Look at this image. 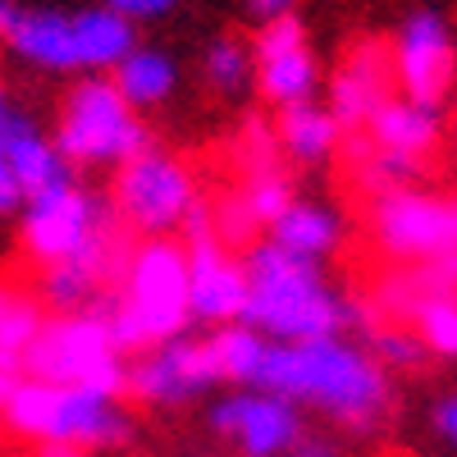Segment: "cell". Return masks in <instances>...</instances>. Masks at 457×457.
I'll list each match as a JSON object with an SVG mask.
<instances>
[{
	"mask_svg": "<svg viewBox=\"0 0 457 457\" xmlns=\"http://www.w3.org/2000/svg\"><path fill=\"white\" fill-rule=\"evenodd\" d=\"M256 389L279 394L293 407H316L353 435H375L394 411L389 370L348 334L316 343H270Z\"/></svg>",
	"mask_w": 457,
	"mask_h": 457,
	"instance_id": "6da1fadb",
	"label": "cell"
},
{
	"mask_svg": "<svg viewBox=\"0 0 457 457\" xmlns=\"http://www.w3.org/2000/svg\"><path fill=\"white\" fill-rule=\"evenodd\" d=\"M247 312L243 325L270 343H316L357 329V302L329 288L316 261H302L279 243H252L243 252Z\"/></svg>",
	"mask_w": 457,
	"mask_h": 457,
	"instance_id": "7a4b0ae2",
	"label": "cell"
},
{
	"mask_svg": "<svg viewBox=\"0 0 457 457\" xmlns=\"http://www.w3.org/2000/svg\"><path fill=\"white\" fill-rule=\"evenodd\" d=\"M110 320V334L124 353H151L170 338H183L193 325V265L187 247L174 238H146L133 247L129 275L105 302H96Z\"/></svg>",
	"mask_w": 457,
	"mask_h": 457,
	"instance_id": "3957f363",
	"label": "cell"
},
{
	"mask_svg": "<svg viewBox=\"0 0 457 457\" xmlns=\"http://www.w3.org/2000/svg\"><path fill=\"white\" fill-rule=\"evenodd\" d=\"M5 426L14 435H28L37 444H55V448H120L133 439V421L120 407V398H105L92 389H64L46 385V379L23 375L19 389L0 407Z\"/></svg>",
	"mask_w": 457,
	"mask_h": 457,
	"instance_id": "277c9868",
	"label": "cell"
},
{
	"mask_svg": "<svg viewBox=\"0 0 457 457\" xmlns=\"http://www.w3.org/2000/svg\"><path fill=\"white\" fill-rule=\"evenodd\" d=\"M23 375L46 379V385H64V389H92L105 398L129 394L124 348L114 343L101 307L51 316L23 357Z\"/></svg>",
	"mask_w": 457,
	"mask_h": 457,
	"instance_id": "5b68a950",
	"label": "cell"
},
{
	"mask_svg": "<svg viewBox=\"0 0 457 457\" xmlns=\"http://www.w3.org/2000/svg\"><path fill=\"white\" fill-rule=\"evenodd\" d=\"M55 146L69 165H129L142 151H151V129L142 114L120 96L110 79L92 73V79L73 83L60 120H55Z\"/></svg>",
	"mask_w": 457,
	"mask_h": 457,
	"instance_id": "8992f818",
	"label": "cell"
},
{
	"mask_svg": "<svg viewBox=\"0 0 457 457\" xmlns=\"http://www.w3.org/2000/svg\"><path fill=\"white\" fill-rule=\"evenodd\" d=\"M202 202H197V179L179 156L151 146L137 161L114 170V187H110V211L129 234L142 238H170L187 224Z\"/></svg>",
	"mask_w": 457,
	"mask_h": 457,
	"instance_id": "52a82bcc",
	"label": "cell"
},
{
	"mask_svg": "<svg viewBox=\"0 0 457 457\" xmlns=\"http://www.w3.org/2000/svg\"><path fill=\"white\" fill-rule=\"evenodd\" d=\"M370 243L394 265H426L457 252V193L407 187L370 202Z\"/></svg>",
	"mask_w": 457,
	"mask_h": 457,
	"instance_id": "ba28073f",
	"label": "cell"
},
{
	"mask_svg": "<svg viewBox=\"0 0 457 457\" xmlns=\"http://www.w3.org/2000/svg\"><path fill=\"white\" fill-rule=\"evenodd\" d=\"M389 55H394L398 96H407L416 105H430V110H439L453 96V87H457V32H453L444 10H435V5L407 10L394 42H389Z\"/></svg>",
	"mask_w": 457,
	"mask_h": 457,
	"instance_id": "9c48e42d",
	"label": "cell"
},
{
	"mask_svg": "<svg viewBox=\"0 0 457 457\" xmlns=\"http://www.w3.org/2000/svg\"><path fill=\"white\" fill-rule=\"evenodd\" d=\"M110 224H114L110 202H101L96 193H87V187H79V183H64V187H51V193L32 197L23 206L19 243H23L32 265L51 270V265L69 261L73 252H83Z\"/></svg>",
	"mask_w": 457,
	"mask_h": 457,
	"instance_id": "30bf717a",
	"label": "cell"
},
{
	"mask_svg": "<svg viewBox=\"0 0 457 457\" xmlns=\"http://www.w3.org/2000/svg\"><path fill=\"white\" fill-rule=\"evenodd\" d=\"M215 385H224V375L215 366L211 338H193V334L170 338L161 348L133 357V366H129V394L137 403H151V407L197 403Z\"/></svg>",
	"mask_w": 457,
	"mask_h": 457,
	"instance_id": "8fae6325",
	"label": "cell"
},
{
	"mask_svg": "<svg viewBox=\"0 0 457 457\" xmlns=\"http://www.w3.org/2000/svg\"><path fill=\"white\" fill-rule=\"evenodd\" d=\"M252 55H256V92L265 96V105L288 110V105L316 101L320 60L312 51L307 23H302L297 14L261 23L256 42H252Z\"/></svg>",
	"mask_w": 457,
	"mask_h": 457,
	"instance_id": "7c38bea8",
	"label": "cell"
},
{
	"mask_svg": "<svg viewBox=\"0 0 457 457\" xmlns=\"http://www.w3.org/2000/svg\"><path fill=\"white\" fill-rule=\"evenodd\" d=\"M211 430L224 435L243 457H288L293 444L307 435L302 411L265 389H243L228 394L211 407Z\"/></svg>",
	"mask_w": 457,
	"mask_h": 457,
	"instance_id": "4fadbf2b",
	"label": "cell"
},
{
	"mask_svg": "<svg viewBox=\"0 0 457 457\" xmlns=\"http://www.w3.org/2000/svg\"><path fill=\"white\" fill-rule=\"evenodd\" d=\"M394 55L389 42H357L348 60L338 64L329 83V110L343 124V133H366V124L394 101Z\"/></svg>",
	"mask_w": 457,
	"mask_h": 457,
	"instance_id": "5bb4252c",
	"label": "cell"
},
{
	"mask_svg": "<svg viewBox=\"0 0 457 457\" xmlns=\"http://www.w3.org/2000/svg\"><path fill=\"white\" fill-rule=\"evenodd\" d=\"M5 46H10L23 64L46 69V73L83 69L79 23H73V10H42V5L19 10L14 28L5 32Z\"/></svg>",
	"mask_w": 457,
	"mask_h": 457,
	"instance_id": "9a60e30c",
	"label": "cell"
},
{
	"mask_svg": "<svg viewBox=\"0 0 457 457\" xmlns=\"http://www.w3.org/2000/svg\"><path fill=\"white\" fill-rule=\"evenodd\" d=\"M435 297L457 302V252L426 261V265H398V270H389L375 284V312L385 320L411 325V316Z\"/></svg>",
	"mask_w": 457,
	"mask_h": 457,
	"instance_id": "2e32d148",
	"label": "cell"
},
{
	"mask_svg": "<svg viewBox=\"0 0 457 457\" xmlns=\"http://www.w3.org/2000/svg\"><path fill=\"white\" fill-rule=\"evenodd\" d=\"M0 151H5V161L14 165L19 183L28 187V202L51 193V187L73 183V165L60 156L55 137H46L32 120H23V114H14V124L5 129V137H0Z\"/></svg>",
	"mask_w": 457,
	"mask_h": 457,
	"instance_id": "e0dca14e",
	"label": "cell"
},
{
	"mask_svg": "<svg viewBox=\"0 0 457 457\" xmlns=\"http://www.w3.org/2000/svg\"><path fill=\"white\" fill-rule=\"evenodd\" d=\"M275 137H279V151L293 165H325L348 133H343V124L334 120L329 105L307 101V105L275 110Z\"/></svg>",
	"mask_w": 457,
	"mask_h": 457,
	"instance_id": "ac0fdd59",
	"label": "cell"
},
{
	"mask_svg": "<svg viewBox=\"0 0 457 457\" xmlns=\"http://www.w3.org/2000/svg\"><path fill=\"white\" fill-rule=\"evenodd\" d=\"M366 137L385 151H398V156H411V161H426L430 151L439 146L444 137V114L430 110V105H416L407 96H394L385 110L366 124Z\"/></svg>",
	"mask_w": 457,
	"mask_h": 457,
	"instance_id": "d6986e66",
	"label": "cell"
},
{
	"mask_svg": "<svg viewBox=\"0 0 457 457\" xmlns=\"http://www.w3.org/2000/svg\"><path fill=\"white\" fill-rule=\"evenodd\" d=\"M270 243H279L284 252H293V256H302V261H325V256H334L338 247H343V215L334 211V206H325V202H307V197H297L279 220H275V228L265 234Z\"/></svg>",
	"mask_w": 457,
	"mask_h": 457,
	"instance_id": "ffe728a7",
	"label": "cell"
},
{
	"mask_svg": "<svg viewBox=\"0 0 457 457\" xmlns=\"http://www.w3.org/2000/svg\"><path fill=\"white\" fill-rule=\"evenodd\" d=\"M348 170H353V183L370 202L389 197V193H407V187L421 183L426 174V161H411V156H398V151H385L375 146L366 133H353L348 137Z\"/></svg>",
	"mask_w": 457,
	"mask_h": 457,
	"instance_id": "44dd1931",
	"label": "cell"
},
{
	"mask_svg": "<svg viewBox=\"0 0 457 457\" xmlns=\"http://www.w3.org/2000/svg\"><path fill=\"white\" fill-rule=\"evenodd\" d=\"M73 23H79L83 69H92V73H114L137 51V23H129L124 14H114L110 5L73 10Z\"/></svg>",
	"mask_w": 457,
	"mask_h": 457,
	"instance_id": "7402d4cb",
	"label": "cell"
},
{
	"mask_svg": "<svg viewBox=\"0 0 457 457\" xmlns=\"http://www.w3.org/2000/svg\"><path fill=\"white\" fill-rule=\"evenodd\" d=\"M110 83L120 87V96L142 114V110H156V105H165V101L174 96V87H179V64H174V55H165V51H156V46H137L120 69L110 73Z\"/></svg>",
	"mask_w": 457,
	"mask_h": 457,
	"instance_id": "603a6c76",
	"label": "cell"
},
{
	"mask_svg": "<svg viewBox=\"0 0 457 457\" xmlns=\"http://www.w3.org/2000/svg\"><path fill=\"white\" fill-rule=\"evenodd\" d=\"M51 316L42 312V297H32L14 284H0V361H14L23 366L28 348L37 343Z\"/></svg>",
	"mask_w": 457,
	"mask_h": 457,
	"instance_id": "cb8c5ba5",
	"label": "cell"
},
{
	"mask_svg": "<svg viewBox=\"0 0 457 457\" xmlns=\"http://www.w3.org/2000/svg\"><path fill=\"white\" fill-rule=\"evenodd\" d=\"M211 353H215V366L228 385H247L256 389V375L265 366V353H270V338L256 334L252 325H220L211 334Z\"/></svg>",
	"mask_w": 457,
	"mask_h": 457,
	"instance_id": "d4e9b609",
	"label": "cell"
},
{
	"mask_svg": "<svg viewBox=\"0 0 457 457\" xmlns=\"http://www.w3.org/2000/svg\"><path fill=\"white\" fill-rule=\"evenodd\" d=\"M202 79L224 101L247 96V87H256V55H252V46H243L238 37H215V42L206 46V55H202Z\"/></svg>",
	"mask_w": 457,
	"mask_h": 457,
	"instance_id": "484cf974",
	"label": "cell"
},
{
	"mask_svg": "<svg viewBox=\"0 0 457 457\" xmlns=\"http://www.w3.org/2000/svg\"><path fill=\"white\" fill-rule=\"evenodd\" d=\"M238 202L247 206L252 224L270 234L275 220H279V215H284L297 197H293V183H288V174H284V170H265V174H247V179H243V187H238Z\"/></svg>",
	"mask_w": 457,
	"mask_h": 457,
	"instance_id": "4316f807",
	"label": "cell"
},
{
	"mask_svg": "<svg viewBox=\"0 0 457 457\" xmlns=\"http://www.w3.org/2000/svg\"><path fill=\"white\" fill-rule=\"evenodd\" d=\"M411 329L426 338V348H430L435 357L457 361V302H448V297L426 302V307L411 316Z\"/></svg>",
	"mask_w": 457,
	"mask_h": 457,
	"instance_id": "83f0119b",
	"label": "cell"
},
{
	"mask_svg": "<svg viewBox=\"0 0 457 457\" xmlns=\"http://www.w3.org/2000/svg\"><path fill=\"white\" fill-rule=\"evenodd\" d=\"M23 206H28V187L19 183L14 165L5 161V151H0V220H5V215H23Z\"/></svg>",
	"mask_w": 457,
	"mask_h": 457,
	"instance_id": "f1b7e54d",
	"label": "cell"
},
{
	"mask_svg": "<svg viewBox=\"0 0 457 457\" xmlns=\"http://www.w3.org/2000/svg\"><path fill=\"white\" fill-rule=\"evenodd\" d=\"M101 5H110L114 14H124L129 23H146V19H165L179 0H101Z\"/></svg>",
	"mask_w": 457,
	"mask_h": 457,
	"instance_id": "f546056e",
	"label": "cell"
},
{
	"mask_svg": "<svg viewBox=\"0 0 457 457\" xmlns=\"http://www.w3.org/2000/svg\"><path fill=\"white\" fill-rule=\"evenodd\" d=\"M430 426H435V435H439L448 448H457V394H448V398H439V403H435Z\"/></svg>",
	"mask_w": 457,
	"mask_h": 457,
	"instance_id": "4dcf8cb0",
	"label": "cell"
},
{
	"mask_svg": "<svg viewBox=\"0 0 457 457\" xmlns=\"http://www.w3.org/2000/svg\"><path fill=\"white\" fill-rule=\"evenodd\" d=\"M297 5H302V0H247V14L256 23H275V19L297 14Z\"/></svg>",
	"mask_w": 457,
	"mask_h": 457,
	"instance_id": "1f68e13d",
	"label": "cell"
},
{
	"mask_svg": "<svg viewBox=\"0 0 457 457\" xmlns=\"http://www.w3.org/2000/svg\"><path fill=\"white\" fill-rule=\"evenodd\" d=\"M288 457H338V448H334V439L329 435H302L297 444H293V453Z\"/></svg>",
	"mask_w": 457,
	"mask_h": 457,
	"instance_id": "d6a6232c",
	"label": "cell"
},
{
	"mask_svg": "<svg viewBox=\"0 0 457 457\" xmlns=\"http://www.w3.org/2000/svg\"><path fill=\"white\" fill-rule=\"evenodd\" d=\"M19 379H23V366H14V361H0V407H5V398L19 389Z\"/></svg>",
	"mask_w": 457,
	"mask_h": 457,
	"instance_id": "836d02e7",
	"label": "cell"
},
{
	"mask_svg": "<svg viewBox=\"0 0 457 457\" xmlns=\"http://www.w3.org/2000/svg\"><path fill=\"white\" fill-rule=\"evenodd\" d=\"M19 0H0V42H5V32L14 28V19H19Z\"/></svg>",
	"mask_w": 457,
	"mask_h": 457,
	"instance_id": "e575fe53",
	"label": "cell"
},
{
	"mask_svg": "<svg viewBox=\"0 0 457 457\" xmlns=\"http://www.w3.org/2000/svg\"><path fill=\"white\" fill-rule=\"evenodd\" d=\"M14 124V110H10V96H5V87H0V137H5V129Z\"/></svg>",
	"mask_w": 457,
	"mask_h": 457,
	"instance_id": "d590c367",
	"label": "cell"
},
{
	"mask_svg": "<svg viewBox=\"0 0 457 457\" xmlns=\"http://www.w3.org/2000/svg\"><path fill=\"white\" fill-rule=\"evenodd\" d=\"M42 457H87L83 448H55V444H42Z\"/></svg>",
	"mask_w": 457,
	"mask_h": 457,
	"instance_id": "8d00e7d4",
	"label": "cell"
},
{
	"mask_svg": "<svg viewBox=\"0 0 457 457\" xmlns=\"http://www.w3.org/2000/svg\"><path fill=\"white\" fill-rule=\"evenodd\" d=\"M453 129H457V105H453Z\"/></svg>",
	"mask_w": 457,
	"mask_h": 457,
	"instance_id": "74e56055",
	"label": "cell"
}]
</instances>
